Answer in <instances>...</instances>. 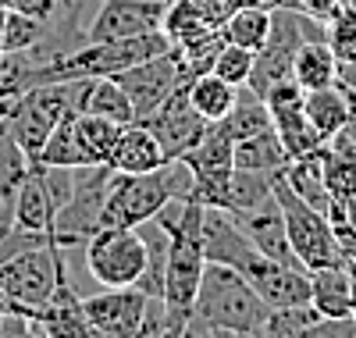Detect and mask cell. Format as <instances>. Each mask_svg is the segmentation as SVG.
Segmentation results:
<instances>
[{
    "instance_id": "obj_1",
    "label": "cell",
    "mask_w": 356,
    "mask_h": 338,
    "mask_svg": "<svg viewBox=\"0 0 356 338\" xmlns=\"http://www.w3.org/2000/svg\"><path fill=\"white\" fill-rule=\"evenodd\" d=\"M168 232V264H164V314H168V335H186V324L193 317V299L203 278V203L196 200H171L154 218Z\"/></svg>"
},
{
    "instance_id": "obj_2",
    "label": "cell",
    "mask_w": 356,
    "mask_h": 338,
    "mask_svg": "<svg viewBox=\"0 0 356 338\" xmlns=\"http://www.w3.org/2000/svg\"><path fill=\"white\" fill-rule=\"evenodd\" d=\"M267 314L271 306L260 299L243 271L207 260L186 335H260Z\"/></svg>"
},
{
    "instance_id": "obj_3",
    "label": "cell",
    "mask_w": 356,
    "mask_h": 338,
    "mask_svg": "<svg viewBox=\"0 0 356 338\" xmlns=\"http://www.w3.org/2000/svg\"><path fill=\"white\" fill-rule=\"evenodd\" d=\"M193 175L182 161H164L146 175H118L111 171L107 193L100 207V228H139L157 218V210L171 200H189Z\"/></svg>"
},
{
    "instance_id": "obj_4",
    "label": "cell",
    "mask_w": 356,
    "mask_h": 338,
    "mask_svg": "<svg viewBox=\"0 0 356 338\" xmlns=\"http://www.w3.org/2000/svg\"><path fill=\"white\" fill-rule=\"evenodd\" d=\"M61 282H68V253L54 239L25 246L0 264V289L8 296L11 314H25L33 306L50 303Z\"/></svg>"
},
{
    "instance_id": "obj_5",
    "label": "cell",
    "mask_w": 356,
    "mask_h": 338,
    "mask_svg": "<svg viewBox=\"0 0 356 338\" xmlns=\"http://www.w3.org/2000/svg\"><path fill=\"white\" fill-rule=\"evenodd\" d=\"M275 196L282 203V218H285V232H289V242H292V253L300 257L303 267L317 271V267L346 264L339 242H335L328 214L310 207L303 196H296L289 189V182L282 178V171L275 175Z\"/></svg>"
},
{
    "instance_id": "obj_6",
    "label": "cell",
    "mask_w": 356,
    "mask_h": 338,
    "mask_svg": "<svg viewBox=\"0 0 356 338\" xmlns=\"http://www.w3.org/2000/svg\"><path fill=\"white\" fill-rule=\"evenodd\" d=\"M89 274L104 289L136 285L146 267V242L139 228H97L82 246Z\"/></svg>"
},
{
    "instance_id": "obj_7",
    "label": "cell",
    "mask_w": 356,
    "mask_h": 338,
    "mask_svg": "<svg viewBox=\"0 0 356 338\" xmlns=\"http://www.w3.org/2000/svg\"><path fill=\"white\" fill-rule=\"evenodd\" d=\"M232 136L221 121H214L211 129L200 136L196 146H189L182 157L189 175H193V193L189 200L203 203V207H225L228 203V182H232V171H235V161H232Z\"/></svg>"
},
{
    "instance_id": "obj_8",
    "label": "cell",
    "mask_w": 356,
    "mask_h": 338,
    "mask_svg": "<svg viewBox=\"0 0 356 338\" xmlns=\"http://www.w3.org/2000/svg\"><path fill=\"white\" fill-rule=\"evenodd\" d=\"M168 4L164 0H104L86 29V43H114L146 33H161Z\"/></svg>"
},
{
    "instance_id": "obj_9",
    "label": "cell",
    "mask_w": 356,
    "mask_h": 338,
    "mask_svg": "<svg viewBox=\"0 0 356 338\" xmlns=\"http://www.w3.org/2000/svg\"><path fill=\"white\" fill-rule=\"evenodd\" d=\"M122 82V89L129 93L132 107H136V121H143L146 114H154L178 86H182V68H178V57H175V47L168 54H157L150 61H139V65L125 68L114 75Z\"/></svg>"
},
{
    "instance_id": "obj_10",
    "label": "cell",
    "mask_w": 356,
    "mask_h": 338,
    "mask_svg": "<svg viewBox=\"0 0 356 338\" xmlns=\"http://www.w3.org/2000/svg\"><path fill=\"white\" fill-rule=\"evenodd\" d=\"M143 125L157 136L164 157L168 161H178L189 146L200 143V136L211 129V121L196 114V107L189 104V93H186V82H182L154 114L143 118Z\"/></svg>"
},
{
    "instance_id": "obj_11",
    "label": "cell",
    "mask_w": 356,
    "mask_h": 338,
    "mask_svg": "<svg viewBox=\"0 0 356 338\" xmlns=\"http://www.w3.org/2000/svg\"><path fill=\"white\" fill-rule=\"evenodd\" d=\"M82 314L89 321V331L100 338H136L146 314V292H139L136 285L104 289L82 299Z\"/></svg>"
},
{
    "instance_id": "obj_12",
    "label": "cell",
    "mask_w": 356,
    "mask_h": 338,
    "mask_svg": "<svg viewBox=\"0 0 356 338\" xmlns=\"http://www.w3.org/2000/svg\"><path fill=\"white\" fill-rule=\"evenodd\" d=\"M243 274L271 310H278V306H296V303H310V271L307 267L278 264L271 257L257 253L243 267Z\"/></svg>"
},
{
    "instance_id": "obj_13",
    "label": "cell",
    "mask_w": 356,
    "mask_h": 338,
    "mask_svg": "<svg viewBox=\"0 0 356 338\" xmlns=\"http://www.w3.org/2000/svg\"><path fill=\"white\" fill-rule=\"evenodd\" d=\"M203 257L214 260V264H228L235 271H243L253 257H257V246L246 239V232L239 228L235 214L225 207H203Z\"/></svg>"
},
{
    "instance_id": "obj_14",
    "label": "cell",
    "mask_w": 356,
    "mask_h": 338,
    "mask_svg": "<svg viewBox=\"0 0 356 338\" xmlns=\"http://www.w3.org/2000/svg\"><path fill=\"white\" fill-rule=\"evenodd\" d=\"M54 218H57V200L47 186V171L40 164L29 168L22 186L11 200V225L25 235H54Z\"/></svg>"
},
{
    "instance_id": "obj_15",
    "label": "cell",
    "mask_w": 356,
    "mask_h": 338,
    "mask_svg": "<svg viewBox=\"0 0 356 338\" xmlns=\"http://www.w3.org/2000/svg\"><path fill=\"white\" fill-rule=\"evenodd\" d=\"M235 221H239V228L246 232V239L257 246V253L271 257L278 264H296L303 267L300 257L292 253V242H289V232H285V218H282V203L278 196H271L267 203L253 207V210H239L235 214ZM310 271V267H307Z\"/></svg>"
},
{
    "instance_id": "obj_16",
    "label": "cell",
    "mask_w": 356,
    "mask_h": 338,
    "mask_svg": "<svg viewBox=\"0 0 356 338\" xmlns=\"http://www.w3.org/2000/svg\"><path fill=\"white\" fill-rule=\"evenodd\" d=\"M164 150L157 143V136L143 125V121H129V125L118 129L114 146L107 153V168L118 175H146V171H157L164 164Z\"/></svg>"
},
{
    "instance_id": "obj_17",
    "label": "cell",
    "mask_w": 356,
    "mask_h": 338,
    "mask_svg": "<svg viewBox=\"0 0 356 338\" xmlns=\"http://www.w3.org/2000/svg\"><path fill=\"white\" fill-rule=\"evenodd\" d=\"M75 114L79 111H68L61 121H57V129L47 136L40 157L33 164H47V168H93V164H100L93 157V150L86 146V139H82V132L75 125Z\"/></svg>"
},
{
    "instance_id": "obj_18",
    "label": "cell",
    "mask_w": 356,
    "mask_h": 338,
    "mask_svg": "<svg viewBox=\"0 0 356 338\" xmlns=\"http://www.w3.org/2000/svg\"><path fill=\"white\" fill-rule=\"evenodd\" d=\"M310 306L321 317H353V278L349 264L310 271Z\"/></svg>"
},
{
    "instance_id": "obj_19",
    "label": "cell",
    "mask_w": 356,
    "mask_h": 338,
    "mask_svg": "<svg viewBox=\"0 0 356 338\" xmlns=\"http://www.w3.org/2000/svg\"><path fill=\"white\" fill-rule=\"evenodd\" d=\"M267 111H271V125H275V132H278V139H282V146L289 153V161L307 157V153L324 146L321 132L314 129V121L303 111V100L282 104V107H267Z\"/></svg>"
},
{
    "instance_id": "obj_20",
    "label": "cell",
    "mask_w": 356,
    "mask_h": 338,
    "mask_svg": "<svg viewBox=\"0 0 356 338\" xmlns=\"http://www.w3.org/2000/svg\"><path fill=\"white\" fill-rule=\"evenodd\" d=\"M232 161L235 168H246V171H267V175H278L289 168V153L271 129H264L257 136H246V139H235L232 143Z\"/></svg>"
},
{
    "instance_id": "obj_21",
    "label": "cell",
    "mask_w": 356,
    "mask_h": 338,
    "mask_svg": "<svg viewBox=\"0 0 356 338\" xmlns=\"http://www.w3.org/2000/svg\"><path fill=\"white\" fill-rule=\"evenodd\" d=\"M303 111L314 121V129L321 132V139L328 143L346 125V121L353 118V100H349L346 89L335 82V86H324V89H310V93H303Z\"/></svg>"
},
{
    "instance_id": "obj_22",
    "label": "cell",
    "mask_w": 356,
    "mask_h": 338,
    "mask_svg": "<svg viewBox=\"0 0 356 338\" xmlns=\"http://www.w3.org/2000/svg\"><path fill=\"white\" fill-rule=\"evenodd\" d=\"M292 79L303 86V93L339 82V57L332 54L328 40H310V43H303L300 50H296V57H292Z\"/></svg>"
},
{
    "instance_id": "obj_23",
    "label": "cell",
    "mask_w": 356,
    "mask_h": 338,
    "mask_svg": "<svg viewBox=\"0 0 356 338\" xmlns=\"http://www.w3.org/2000/svg\"><path fill=\"white\" fill-rule=\"evenodd\" d=\"M82 111L89 114H100V118H111L118 125H129L136 121V107L129 100V93L122 89L114 75H97V79H86V89H82Z\"/></svg>"
},
{
    "instance_id": "obj_24",
    "label": "cell",
    "mask_w": 356,
    "mask_h": 338,
    "mask_svg": "<svg viewBox=\"0 0 356 338\" xmlns=\"http://www.w3.org/2000/svg\"><path fill=\"white\" fill-rule=\"evenodd\" d=\"M282 178L289 182V189L296 196H303L310 207L328 210L332 193H328V186H324V150H314V153H307V157L289 161V168L282 171Z\"/></svg>"
},
{
    "instance_id": "obj_25",
    "label": "cell",
    "mask_w": 356,
    "mask_h": 338,
    "mask_svg": "<svg viewBox=\"0 0 356 338\" xmlns=\"http://www.w3.org/2000/svg\"><path fill=\"white\" fill-rule=\"evenodd\" d=\"M221 36H225V43L246 47L257 54L267 43V36H271V8H260V4L235 8L221 25Z\"/></svg>"
},
{
    "instance_id": "obj_26",
    "label": "cell",
    "mask_w": 356,
    "mask_h": 338,
    "mask_svg": "<svg viewBox=\"0 0 356 338\" xmlns=\"http://www.w3.org/2000/svg\"><path fill=\"white\" fill-rule=\"evenodd\" d=\"M186 93H189V104L196 107V114L214 125V121H221L232 111L235 93H239V89H235L232 82H225V79H218L214 72H203V75H196V79L186 82Z\"/></svg>"
},
{
    "instance_id": "obj_27",
    "label": "cell",
    "mask_w": 356,
    "mask_h": 338,
    "mask_svg": "<svg viewBox=\"0 0 356 338\" xmlns=\"http://www.w3.org/2000/svg\"><path fill=\"white\" fill-rule=\"evenodd\" d=\"M221 125L228 129L232 139H246V136H257L264 129H271V111H267L264 97L253 93L250 86H239V93H235V104L232 111L221 118Z\"/></svg>"
},
{
    "instance_id": "obj_28",
    "label": "cell",
    "mask_w": 356,
    "mask_h": 338,
    "mask_svg": "<svg viewBox=\"0 0 356 338\" xmlns=\"http://www.w3.org/2000/svg\"><path fill=\"white\" fill-rule=\"evenodd\" d=\"M271 196H275V175L235 168L232 171V182H228V203H225V210H232V214L253 210V207L267 203Z\"/></svg>"
},
{
    "instance_id": "obj_29",
    "label": "cell",
    "mask_w": 356,
    "mask_h": 338,
    "mask_svg": "<svg viewBox=\"0 0 356 338\" xmlns=\"http://www.w3.org/2000/svg\"><path fill=\"white\" fill-rule=\"evenodd\" d=\"M33 161H29V153L18 146V139L11 136L4 114H0V203H11L22 178L29 175Z\"/></svg>"
},
{
    "instance_id": "obj_30",
    "label": "cell",
    "mask_w": 356,
    "mask_h": 338,
    "mask_svg": "<svg viewBox=\"0 0 356 338\" xmlns=\"http://www.w3.org/2000/svg\"><path fill=\"white\" fill-rule=\"evenodd\" d=\"M47 36V22L4 8V25H0V54H18V50H36Z\"/></svg>"
},
{
    "instance_id": "obj_31",
    "label": "cell",
    "mask_w": 356,
    "mask_h": 338,
    "mask_svg": "<svg viewBox=\"0 0 356 338\" xmlns=\"http://www.w3.org/2000/svg\"><path fill=\"white\" fill-rule=\"evenodd\" d=\"M317 321H321V314L314 310L310 303L278 306V310L267 314V321H264L260 335H264V338H300V335H307Z\"/></svg>"
},
{
    "instance_id": "obj_32",
    "label": "cell",
    "mask_w": 356,
    "mask_h": 338,
    "mask_svg": "<svg viewBox=\"0 0 356 338\" xmlns=\"http://www.w3.org/2000/svg\"><path fill=\"white\" fill-rule=\"evenodd\" d=\"M324 186H328L332 200H349L356 196V153L335 150L324 143Z\"/></svg>"
},
{
    "instance_id": "obj_33",
    "label": "cell",
    "mask_w": 356,
    "mask_h": 338,
    "mask_svg": "<svg viewBox=\"0 0 356 338\" xmlns=\"http://www.w3.org/2000/svg\"><path fill=\"white\" fill-rule=\"evenodd\" d=\"M328 47L339 57V65L356 61V4H349V0H342V8L328 22Z\"/></svg>"
},
{
    "instance_id": "obj_34",
    "label": "cell",
    "mask_w": 356,
    "mask_h": 338,
    "mask_svg": "<svg viewBox=\"0 0 356 338\" xmlns=\"http://www.w3.org/2000/svg\"><path fill=\"white\" fill-rule=\"evenodd\" d=\"M253 57H257V54L246 50V47L225 43V47L218 50V57H214L211 72H214L218 79H225V82H232L235 89H239V86H246L250 75H253Z\"/></svg>"
},
{
    "instance_id": "obj_35",
    "label": "cell",
    "mask_w": 356,
    "mask_h": 338,
    "mask_svg": "<svg viewBox=\"0 0 356 338\" xmlns=\"http://www.w3.org/2000/svg\"><path fill=\"white\" fill-rule=\"evenodd\" d=\"M356 335V321L353 317H321L307 338H353Z\"/></svg>"
},
{
    "instance_id": "obj_36",
    "label": "cell",
    "mask_w": 356,
    "mask_h": 338,
    "mask_svg": "<svg viewBox=\"0 0 356 338\" xmlns=\"http://www.w3.org/2000/svg\"><path fill=\"white\" fill-rule=\"evenodd\" d=\"M57 4H61V0H4V8L22 11V15H33L40 22H50V15L57 11Z\"/></svg>"
},
{
    "instance_id": "obj_37",
    "label": "cell",
    "mask_w": 356,
    "mask_h": 338,
    "mask_svg": "<svg viewBox=\"0 0 356 338\" xmlns=\"http://www.w3.org/2000/svg\"><path fill=\"white\" fill-rule=\"evenodd\" d=\"M339 8H342V0H300V11L310 15V18H317V22H324V25L335 18Z\"/></svg>"
},
{
    "instance_id": "obj_38",
    "label": "cell",
    "mask_w": 356,
    "mask_h": 338,
    "mask_svg": "<svg viewBox=\"0 0 356 338\" xmlns=\"http://www.w3.org/2000/svg\"><path fill=\"white\" fill-rule=\"evenodd\" d=\"M349 278H353V321H356V264H349Z\"/></svg>"
},
{
    "instance_id": "obj_39",
    "label": "cell",
    "mask_w": 356,
    "mask_h": 338,
    "mask_svg": "<svg viewBox=\"0 0 356 338\" xmlns=\"http://www.w3.org/2000/svg\"><path fill=\"white\" fill-rule=\"evenodd\" d=\"M246 4H260V8H267V0H235V8H246Z\"/></svg>"
},
{
    "instance_id": "obj_40",
    "label": "cell",
    "mask_w": 356,
    "mask_h": 338,
    "mask_svg": "<svg viewBox=\"0 0 356 338\" xmlns=\"http://www.w3.org/2000/svg\"><path fill=\"white\" fill-rule=\"evenodd\" d=\"M349 4H356V0H349Z\"/></svg>"
}]
</instances>
